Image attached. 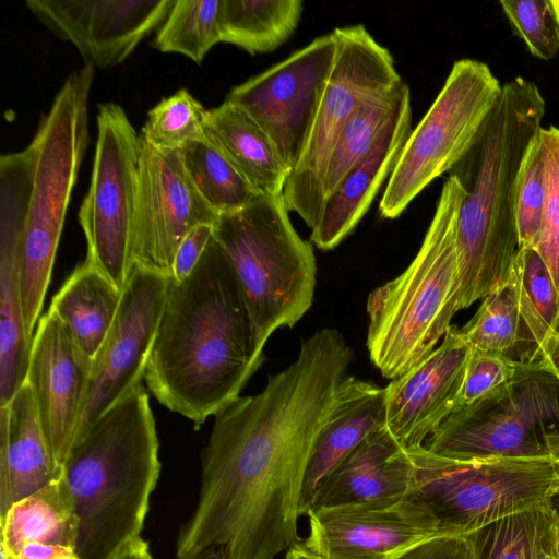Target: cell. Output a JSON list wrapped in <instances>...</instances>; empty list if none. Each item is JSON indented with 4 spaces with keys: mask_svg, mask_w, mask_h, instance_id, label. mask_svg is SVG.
<instances>
[{
    "mask_svg": "<svg viewBox=\"0 0 559 559\" xmlns=\"http://www.w3.org/2000/svg\"><path fill=\"white\" fill-rule=\"evenodd\" d=\"M353 358L337 330H318L261 392L214 415L198 502L179 531L176 558L217 547L225 559H276L300 543L307 465Z\"/></svg>",
    "mask_w": 559,
    "mask_h": 559,
    "instance_id": "1",
    "label": "cell"
},
{
    "mask_svg": "<svg viewBox=\"0 0 559 559\" xmlns=\"http://www.w3.org/2000/svg\"><path fill=\"white\" fill-rule=\"evenodd\" d=\"M237 278L215 237L192 272L170 278L144 381L199 429L240 396L264 361Z\"/></svg>",
    "mask_w": 559,
    "mask_h": 559,
    "instance_id": "2",
    "label": "cell"
},
{
    "mask_svg": "<svg viewBox=\"0 0 559 559\" xmlns=\"http://www.w3.org/2000/svg\"><path fill=\"white\" fill-rule=\"evenodd\" d=\"M544 114V97L533 82L519 76L503 84L472 145L449 171L464 192L456 226L461 309L510 276L520 251L519 175Z\"/></svg>",
    "mask_w": 559,
    "mask_h": 559,
    "instance_id": "3",
    "label": "cell"
},
{
    "mask_svg": "<svg viewBox=\"0 0 559 559\" xmlns=\"http://www.w3.org/2000/svg\"><path fill=\"white\" fill-rule=\"evenodd\" d=\"M150 399L133 388L80 435L62 464L80 559H112L141 536L160 473Z\"/></svg>",
    "mask_w": 559,
    "mask_h": 559,
    "instance_id": "4",
    "label": "cell"
},
{
    "mask_svg": "<svg viewBox=\"0 0 559 559\" xmlns=\"http://www.w3.org/2000/svg\"><path fill=\"white\" fill-rule=\"evenodd\" d=\"M463 195L457 180L449 176L411 264L368 296L367 349L386 379L428 356L462 310L456 226Z\"/></svg>",
    "mask_w": 559,
    "mask_h": 559,
    "instance_id": "5",
    "label": "cell"
},
{
    "mask_svg": "<svg viewBox=\"0 0 559 559\" xmlns=\"http://www.w3.org/2000/svg\"><path fill=\"white\" fill-rule=\"evenodd\" d=\"M94 70L92 64H84L64 80L27 146L32 174L19 267L31 340L40 319L72 190L88 144V97Z\"/></svg>",
    "mask_w": 559,
    "mask_h": 559,
    "instance_id": "6",
    "label": "cell"
},
{
    "mask_svg": "<svg viewBox=\"0 0 559 559\" xmlns=\"http://www.w3.org/2000/svg\"><path fill=\"white\" fill-rule=\"evenodd\" d=\"M288 213L282 193L262 194L237 212L219 215L214 227L262 347L275 330L293 328L314 295V252Z\"/></svg>",
    "mask_w": 559,
    "mask_h": 559,
    "instance_id": "7",
    "label": "cell"
},
{
    "mask_svg": "<svg viewBox=\"0 0 559 559\" xmlns=\"http://www.w3.org/2000/svg\"><path fill=\"white\" fill-rule=\"evenodd\" d=\"M412 465L402 500L436 536L467 535L547 501L559 490L550 457L461 461L405 449Z\"/></svg>",
    "mask_w": 559,
    "mask_h": 559,
    "instance_id": "8",
    "label": "cell"
},
{
    "mask_svg": "<svg viewBox=\"0 0 559 559\" xmlns=\"http://www.w3.org/2000/svg\"><path fill=\"white\" fill-rule=\"evenodd\" d=\"M559 430V380L540 360L476 402L456 408L429 436L430 452L461 461L549 457Z\"/></svg>",
    "mask_w": 559,
    "mask_h": 559,
    "instance_id": "9",
    "label": "cell"
},
{
    "mask_svg": "<svg viewBox=\"0 0 559 559\" xmlns=\"http://www.w3.org/2000/svg\"><path fill=\"white\" fill-rule=\"evenodd\" d=\"M334 63L326 79L316 117L283 199L311 229L324 200L328 165L343 129L367 99L402 82L394 58L364 25L336 27Z\"/></svg>",
    "mask_w": 559,
    "mask_h": 559,
    "instance_id": "10",
    "label": "cell"
},
{
    "mask_svg": "<svg viewBox=\"0 0 559 559\" xmlns=\"http://www.w3.org/2000/svg\"><path fill=\"white\" fill-rule=\"evenodd\" d=\"M501 87L486 63L474 59L453 63L388 179L379 203L383 218L399 217L426 187L454 167L475 140Z\"/></svg>",
    "mask_w": 559,
    "mask_h": 559,
    "instance_id": "11",
    "label": "cell"
},
{
    "mask_svg": "<svg viewBox=\"0 0 559 559\" xmlns=\"http://www.w3.org/2000/svg\"><path fill=\"white\" fill-rule=\"evenodd\" d=\"M140 133L115 103L98 106L91 181L78 214L86 261L121 293L132 263Z\"/></svg>",
    "mask_w": 559,
    "mask_h": 559,
    "instance_id": "12",
    "label": "cell"
},
{
    "mask_svg": "<svg viewBox=\"0 0 559 559\" xmlns=\"http://www.w3.org/2000/svg\"><path fill=\"white\" fill-rule=\"evenodd\" d=\"M335 55L331 32L234 86L226 96L266 133L289 174L306 146Z\"/></svg>",
    "mask_w": 559,
    "mask_h": 559,
    "instance_id": "13",
    "label": "cell"
},
{
    "mask_svg": "<svg viewBox=\"0 0 559 559\" xmlns=\"http://www.w3.org/2000/svg\"><path fill=\"white\" fill-rule=\"evenodd\" d=\"M218 217L191 180L181 152L159 151L140 135L132 263L171 278L185 236Z\"/></svg>",
    "mask_w": 559,
    "mask_h": 559,
    "instance_id": "14",
    "label": "cell"
},
{
    "mask_svg": "<svg viewBox=\"0 0 559 559\" xmlns=\"http://www.w3.org/2000/svg\"><path fill=\"white\" fill-rule=\"evenodd\" d=\"M169 281L133 264L121 293L115 322L91 370L74 440L124 394L142 384L164 312Z\"/></svg>",
    "mask_w": 559,
    "mask_h": 559,
    "instance_id": "15",
    "label": "cell"
},
{
    "mask_svg": "<svg viewBox=\"0 0 559 559\" xmlns=\"http://www.w3.org/2000/svg\"><path fill=\"white\" fill-rule=\"evenodd\" d=\"M175 0H27L32 14L94 68L122 63L159 28Z\"/></svg>",
    "mask_w": 559,
    "mask_h": 559,
    "instance_id": "16",
    "label": "cell"
},
{
    "mask_svg": "<svg viewBox=\"0 0 559 559\" xmlns=\"http://www.w3.org/2000/svg\"><path fill=\"white\" fill-rule=\"evenodd\" d=\"M471 352L461 329L450 326L439 346L385 386L384 427L403 449L423 445L459 407Z\"/></svg>",
    "mask_w": 559,
    "mask_h": 559,
    "instance_id": "17",
    "label": "cell"
},
{
    "mask_svg": "<svg viewBox=\"0 0 559 559\" xmlns=\"http://www.w3.org/2000/svg\"><path fill=\"white\" fill-rule=\"evenodd\" d=\"M91 371L63 323L49 310L39 319L31 343L26 383L39 424L57 465L72 447Z\"/></svg>",
    "mask_w": 559,
    "mask_h": 559,
    "instance_id": "18",
    "label": "cell"
},
{
    "mask_svg": "<svg viewBox=\"0 0 559 559\" xmlns=\"http://www.w3.org/2000/svg\"><path fill=\"white\" fill-rule=\"evenodd\" d=\"M301 543L321 559H394L436 535L402 499L311 509Z\"/></svg>",
    "mask_w": 559,
    "mask_h": 559,
    "instance_id": "19",
    "label": "cell"
},
{
    "mask_svg": "<svg viewBox=\"0 0 559 559\" xmlns=\"http://www.w3.org/2000/svg\"><path fill=\"white\" fill-rule=\"evenodd\" d=\"M29 175L14 164L0 170V407L25 382L32 340L22 304L19 247Z\"/></svg>",
    "mask_w": 559,
    "mask_h": 559,
    "instance_id": "20",
    "label": "cell"
},
{
    "mask_svg": "<svg viewBox=\"0 0 559 559\" xmlns=\"http://www.w3.org/2000/svg\"><path fill=\"white\" fill-rule=\"evenodd\" d=\"M412 131L411 94L407 95L370 151L324 198L311 242L321 250L338 246L368 212L385 179H389Z\"/></svg>",
    "mask_w": 559,
    "mask_h": 559,
    "instance_id": "21",
    "label": "cell"
},
{
    "mask_svg": "<svg viewBox=\"0 0 559 559\" xmlns=\"http://www.w3.org/2000/svg\"><path fill=\"white\" fill-rule=\"evenodd\" d=\"M411 474L412 465L406 450L382 426L369 433L322 480L310 510L399 501L408 489Z\"/></svg>",
    "mask_w": 559,
    "mask_h": 559,
    "instance_id": "22",
    "label": "cell"
},
{
    "mask_svg": "<svg viewBox=\"0 0 559 559\" xmlns=\"http://www.w3.org/2000/svg\"><path fill=\"white\" fill-rule=\"evenodd\" d=\"M61 476L26 381L0 407V519L17 501Z\"/></svg>",
    "mask_w": 559,
    "mask_h": 559,
    "instance_id": "23",
    "label": "cell"
},
{
    "mask_svg": "<svg viewBox=\"0 0 559 559\" xmlns=\"http://www.w3.org/2000/svg\"><path fill=\"white\" fill-rule=\"evenodd\" d=\"M385 388L345 376L333 409L310 455L300 496V515H307L322 480L373 430L384 426Z\"/></svg>",
    "mask_w": 559,
    "mask_h": 559,
    "instance_id": "24",
    "label": "cell"
},
{
    "mask_svg": "<svg viewBox=\"0 0 559 559\" xmlns=\"http://www.w3.org/2000/svg\"><path fill=\"white\" fill-rule=\"evenodd\" d=\"M120 299L121 292L84 260L50 302L48 310L63 323L90 371L109 335Z\"/></svg>",
    "mask_w": 559,
    "mask_h": 559,
    "instance_id": "25",
    "label": "cell"
},
{
    "mask_svg": "<svg viewBox=\"0 0 559 559\" xmlns=\"http://www.w3.org/2000/svg\"><path fill=\"white\" fill-rule=\"evenodd\" d=\"M205 136L262 193H283L289 171L272 141L239 106L225 99L206 112Z\"/></svg>",
    "mask_w": 559,
    "mask_h": 559,
    "instance_id": "26",
    "label": "cell"
},
{
    "mask_svg": "<svg viewBox=\"0 0 559 559\" xmlns=\"http://www.w3.org/2000/svg\"><path fill=\"white\" fill-rule=\"evenodd\" d=\"M0 546L8 551L27 543L76 548V518L61 476L14 503L0 519Z\"/></svg>",
    "mask_w": 559,
    "mask_h": 559,
    "instance_id": "27",
    "label": "cell"
},
{
    "mask_svg": "<svg viewBox=\"0 0 559 559\" xmlns=\"http://www.w3.org/2000/svg\"><path fill=\"white\" fill-rule=\"evenodd\" d=\"M302 11L300 0H221L222 43L250 55L271 52L293 35Z\"/></svg>",
    "mask_w": 559,
    "mask_h": 559,
    "instance_id": "28",
    "label": "cell"
},
{
    "mask_svg": "<svg viewBox=\"0 0 559 559\" xmlns=\"http://www.w3.org/2000/svg\"><path fill=\"white\" fill-rule=\"evenodd\" d=\"M473 349L533 362L540 356L522 322L510 278L484 298L475 316L461 329Z\"/></svg>",
    "mask_w": 559,
    "mask_h": 559,
    "instance_id": "29",
    "label": "cell"
},
{
    "mask_svg": "<svg viewBox=\"0 0 559 559\" xmlns=\"http://www.w3.org/2000/svg\"><path fill=\"white\" fill-rule=\"evenodd\" d=\"M180 152L195 188L218 215L237 212L262 195L206 138Z\"/></svg>",
    "mask_w": 559,
    "mask_h": 559,
    "instance_id": "30",
    "label": "cell"
},
{
    "mask_svg": "<svg viewBox=\"0 0 559 559\" xmlns=\"http://www.w3.org/2000/svg\"><path fill=\"white\" fill-rule=\"evenodd\" d=\"M411 94L403 81L367 99L347 122L332 152L324 181V198L370 151L403 99ZM324 201V200H323Z\"/></svg>",
    "mask_w": 559,
    "mask_h": 559,
    "instance_id": "31",
    "label": "cell"
},
{
    "mask_svg": "<svg viewBox=\"0 0 559 559\" xmlns=\"http://www.w3.org/2000/svg\"><path fill=\"white\" fill-rule=\"evenodd\" d=\"M520 316L540 356V349L559 321V296L548 267L533 247L521 248L509 276Z\"/></svg>",
    "mask_w": 559,
    "mask_h": 559,
    "instance_id": "32",
    "label": "cell"
},
{
    "mask_svg": "<svg viewBox=\"0 0 559 559\" xmlns=\"http://www.w3.org/2000/svg\"><path fill=\"white\" fill-rule=\"evenodd\" d=\"M221 0H175L159 26L153 46L163 52L183 55L200 64L222 43Z\"/></svg>",
    "mask_w": 559,
    "mask_h": 559,
    "instance_id": "33",
    "label": "cell"
},
{
    "mask_svg": "<svg viewBox=\"0 0 559 559\" xmlns=\"http://www.w3.org/2000/svg\"><path fill=\"white\" fill-rule=\"evenodd\" d=\"M555 518L552 507L547 501L467 534L475 558L535 559L540 538Z\"/></svg>",
    "mask_w": 559,
    "mask_h": 559,
    "instance_id": "34",
    "label": "cell"
},
{
    "mask_svg": "<svg viewBox=\"0 0 559 559\" xmlns=\"http://www.w3.org/2000/svg\"><path fill=\"white\" fill-rule=\"evenodd\" d=\"M206 112L198 99L181 88L148 111L140 135L159 151H181L188 144L206 138Z\"/></svg>",
    "mask_w": 559,
    "mask_h": 559,
    "instance_id": "35",
    "label": "cell"
},
{
    "mask_svg": "<svg viewBox=\"0 0 559 559\" xmlns=\"http://www.w3.org/2000/svg\"><path fill=\"white\" fill-rule=\"evenodd\" d=\"M546 201L533 248L548 267L559 296V128H542Z\"/></svg>",
    "mask_w": 559,
    "mask_h": 559,
    "instance_id": "36",
    "label": "cell"
},
{
    "mask_svg": "<svg viewBox=\"0 0 559 559\" xmlns=\"http://www.w3.org/2000/svg\"><path fill=\"white\" fill-rule=\"evenodd\" d=\"M545 201V166L538 132L526 151L518 180L515 218L520 249L534 246L540 229Z\"/></svg>",
    "mask_w": 559,
    "mask_h": 559,
    "instance_id": "37",
    "label": "cell"
},
{
    "mask_svg": "<svg viewBox=\"0 0 559 559\" xmlns=\"http://www.w3.org/2000/svg\"><path fill=\"white\" fill-rule=\"evenodd\" d=\"M500 5L530 52L543 60L559 50V24L550 0H501Z\"/></svg>",
    "mask_w": 559,
    "mask_h": 559,
    "instance_id": "38",
    "label": "cell"
},
{
    "mask_svg": "<svg viewBox=\"0 0 559 559\" xmlns=\"http://www.w3.org/2000/svg\"><path fill=\"white\" fill-rule=\"evenodd\" d=\"M521 364L501 355L472 348L466 365L459 407L469 405L507 383L515 376Z\"/></svg>",
    "mask_w": 559,
    "mask_h": 559,
    "instance_id": "39",
    "label": "cell"
},
{
    "mask_svg": "<svg viewBox=\"0 0 559 559\" xmlns=\"http://www.w3.org/2000/svg\"><path fill=\"white\" fill-rule=\"evenodd\" d=\"M394 559H476L467 535L431 537Z\"/></svg>",
    "mask_w": 559,
    "mask_h": 559,
    "instance_id": "40",
    "label": "cell"
},
{
    "mask_svg": "<svg viewBox=\"0 0 559 559\" xmlns=\"http://www.w3.org/2000/svg\"><path fill=\"white\" fill-rule=\"evenodd\" d=\"M215 224H199L182 239L175 255L171 280L183 281L194 269L214 237Z\"/></svg>",
    "mask_w": 559,
    "mask_h": 559,
    "instance_id": "41",
    "label": "cell"
},
{
    "mask_svg": "<svg viewBox=\"0 0 559 559\" xmlns=\"http://www.w3.org/2000/svg\"><path fill=\"white\" fill-rule=\"evenodd\" d=\"M10 559H80L74 546L48 543H27L13 551L0 546Z\"/></svg>",
    "mask_w": 559,
    "mask_h": 559,
    "instance_id": "42",
    "label": "cell"
},
{
    "mask_svg": "<svg viewBox=\"0 0 559 559\" xmlns=\"http://www.w3.org/2000/svg\"><path fill=\"white\" fill-rule=\"evenodd\" d=\"M535 559H559V539L556 518L544 532Z\"/></svg>",
    "mask_w": 559,
    "mask_h": 559,
    "instance_id": "43",
    "label": "cell"
},
{
    "mask_svg": "<svg viewBox=\"0 0 559 559\" xmlns=\"http://www.w3.org/2000/svg\"><path fill=\"white\" fill-rule=\"evenodd\" d=\"M539 360L559 380V337L554 333L542 346Z\"/></svg>",
    "mask_w": 559,
    "mask_h": 559,
    "instance_id": "44",
    "label": "cell"
},
{
    "mask_svg": "<svg viewBox=\"0 0 559 559\" xmlns=\"http://www.w3.org/2000/svg\"><path fill=\"white\" fill-rule=\"evenodd\" d=\"M112 559H155L148 544L140 536L128 543Z\"/></svg>",
    "mask_w": 559,
    "mask_h": 559,
    "instance_id": "45",
    "label": "cell"
},
{
    "mask_svg": "<svg viewBox=\"0 0 559 559\" xmlns=\"http://www.w3.org/2000/svg\"><path fill=\"white\" fill-rule=\"evenodd\" d=\"M176 559H225L221 548L207 547Z\"/></svg>",
    "mask_w": 559,
    "mask_h": 559,
    "instance_id": "46",
    "label": "cell"
},
{
    "mask_svg": "<svg viewBox=\"0 0 559 559\" xmlns=\"http://www.w3.org/2000/svg\"><path fill=\"white\" fill-rule=\"evenodd\" d=\"M285 559H321V558L314 556L309 550H307L300 542L286 551Z\"/></svg>",
    "mask_w": 559,
    "mask_h": 559,
    "instance_id": "47",
    "label": "cell"
},
{
    "mask_svg": "<svg viewBox=\"0 0 559 559\" xmlns=\"http://www.w3.org/2000/svg\"><path fill=\"white\" fill-rule=\"evenodd\" d=\"M549 457L559 465V430L549 433L546 438Z\"/></svg>",
    "mask_w": 559,
    "mask_h": 559,
    "instance_id": "48",
    "label": "cell"
},
{
    "mask_svg": "<svg viewBox=\"0 0 559 559\" xmlns=\"http://www.w3.org/2000/svg\"><path fill=\"white\" fill-rule=\"evenodd\" d=\"M557 520L558 539H559V490L549 500Z\"/></svg>",
    "mask_w": 559,
    "mask_h": 559,
    "instance_id": "49",
    "label": "cell"
},
{
    "mask_svg": "<svg viewBox=\"0 0 559 559\" xmlns=\"http://www.w3.org/2000/svg\"><path fill=\"white\" fill-rule=\"evenodd\" d=\"M552 11L559 24V0H550Z\"/></svg>",
    "mask_w": 559,
    "mask_h": 559,
    "instance_id": "50",
    "label": "cell"
},
{
    "mask_svg": "<svg viewBox=\"0 0 559 559\" xmlns=\"http://www.w3.org/2000/svg\"><path fill=\"white\" fill-rule=\"evenodd\" d=\"M552 333L559 337V321H558L557 325L555 326Z\"/></svg>",
    "mask_w": 559,
    "mask_h": 559,
    "instance_id": "51",
    "label": "cell"
}]
</instances>
